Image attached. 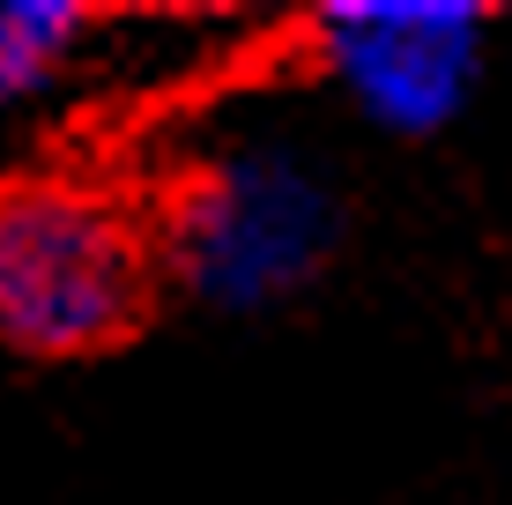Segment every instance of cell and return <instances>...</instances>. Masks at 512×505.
<instances>
[{"mask_svg":"<svg viewBox=\"0 0 512 505\" xmlns=\"http://www.w3.org/2000/svg\"><path fill=\"white\" fill-rule=\"evenodd\" d=\"M149 208L82 171L0 179V350L30 364L104 357L156 305Z\"/></svg>","mask_w":512,"mask_h":505,"instance_id":"6da1fadb","label":"cell"},{"mask_svg":"<svg viewBox=\"0 0 512 505\" xmlns=\"http://www.w3.org/2000/svg\"><path fill=\"white\" fill-rule=\"evenodd\" d=\"M156 268L208 312H268L312 283L342 246V186L297 142L201 149L149 208Z\"/></svg>","mask_w":512,"mask_h":505,"instance_id":"7a4b0ae2","label":"cell"},{"mask_svg":"<svg viewBox=\"0 0 512 505\" xmlns=\"http://www.w3.org/2000/svg\"><path fill=\"white\" fill-rule=\"evenodd\" d=\"M490 15L475 0H327L312 15L320 75L386 134H438L483 75Z\"/></svg>","mask_w":512,"mask_h":505,"instance_id":"3957f363","label":"cell"},{"mask_svg":"<svg viewBox=\"0 0 512 505\" xmlns=\"http://www.w3.org/2000/svg\"><path fill=\"white\" fill-rule=\"evenodd\" d=\"M90 38L82 0H0V112L30 104Z\"/></svg>","mask_w":512,"mask_h":505,"instance_id":"277c9868","label":"cell"}]
</instances>
